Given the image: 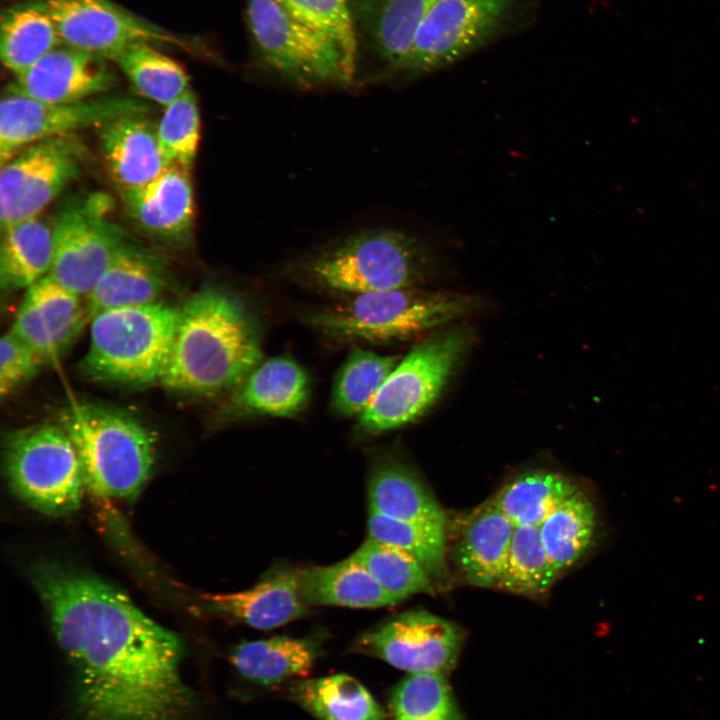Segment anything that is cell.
<instances>
[{
	"mask_svg": "<svg viewBox=\"0 0 720 720\" xmlns=\"http://www.w3.org/2000/svg\"><path fill=\"white\" fill-rule=\"evenodd\" d=\"M43 361L10 330L0 341V394L10 396L24 383L32 379Z\"/></svg>",
	"mask_w": 720,
	"mask_h": 720,
	"instance_id": "60d3db41",
	"label": "cell"
},
{
	"mask_svg": "<svg viewBox=\"0 0 720 720\" xmlns=\"http://www.w3.org/2000/svg\"><path fill=\"white\" fill-rule=\"evenodd\" d=\"M578 489V484L569 476L541 469L516 476L490 499L516 527H539Z\"/></svg>",
	"mask_w": 720,
	"mask_h": 720,
	"instance_id": "1f68e13d",
	"label": "cell"
},
{
	"mask_svg": "<svg viewBox=\"0 0 720 720\" xmlns=\"http://www.w3.org/2000/svg\"><path fill=\"white\" fill-rule=\"evenodd\" d=\"M150 107L127 95L103 94L70 103H46L10 85L0 103L1 165L25 147L49 138L73 135L128 115H145Z\"/></svg>",
	"mask_w": 720,
	"mask_h": 720,
	"instance_id": "8fae6325",
	"label": "cell"
},
{
	"mask_svg": "<svg viewBox=\"0 0 720 720\" xmlns=\"http://www.w3.org/2000/svg\"><path fill=\"white\" fill-rule=\"evenodd\" d=\"M1 234L2 289L26 290L48 275L53 253L52 224L39 215L14 223Z\"/></svg>",
	"mask_w": 720,
	"mask_h": 720,
	"instance_id": "f1b7e54d",
	"label": "cell"
},
{
	"mask_svg": "<svg viewBox=\"0 0 720 720\" xmlns=\"http://www.w3.org/2000/svg\"><path fill=\"white\" fill-rule=\"evenodd\" d=\"M559 574L543 546L539 527L518 526L505 572L496 589L534 597L548 591Z\"/></svg>",
	"mask_w": 720,
	"mask_h": 720,
	"instance_id": "d590c367",
	"label": "cell"
},
{
	"mask_svg": "<svg viewBox=\"0 0 720 720\" xmlns=\"http://www.w3.org/2000/svg\"><path fill=\"white\" fill-rule=\"evenodd\" d=\"M180 307L161 300L102 311L90 320L82 369L94 380L128 385L160 381L166 368Z\"/></svg>",
	"mask_w": 720,
	"mask_h": 720,
	"instance_id": "8992f818",
	"label": "cell"
},
{
	"mask_svg": "<svg viewBox=\"0 0 720 720\" xmlns=\"http://www.w3.org/2000/svg\"><path fill=\"white\" fill-rule=\"evenodd\" d=\"M247 24L266 66L302 86L347 84L338 44L277 0H247Z\"/></svg>",
	"mask_w": 720,
	"mask_h": 720,
	"instance_id": "9c48e42d",
	"label": "cell"
},
{
	"mask_svg": "<svg viewBox=\"0 0 720 720\" xmlns=\"http://www.w3.org/2000/svg\"><path fill=\"white\" fill-rule=\"evenodd\" d=\"M4 467L13 491L36 510L63 516L78 509L84 475L62 425L42 424L11 433L4 445Z\"/></svg>",
	"mask_w": 720,
	"mask_h": 720,
	"instance_id": "ba28073f",
	"label": "cell"
},
{
	"mask_svg": "<svg viewBox=\"0 0 720 720\" xmlns=\"http://www.w3.org/2000/svg\"><path fill=\"white\" fill-rule=\"evenodd\" d=\"M400 357L353 348L335 376L330 408L338 416H360L370 405Z\"/></svg>",
	"mask_w": 720,
	"mask_h": 720,
	"instance_id": "d6a6232c",
	"label": "cell"
},
{
	"mask_svg": "<svg viewBox=\"0 0 720 720\" xmlns=\"http://www.w3.org/2000/svg\"><path fill=\"white\" fill-rule=\"evenodd\" d=\"M62 45L116 60L139 43L184 47L183 37L146 21L110 0H44Z\"/></svg>",
	"mask_w": 720,
	"mask_h": 720,
	"instance_id": "9a60e30c",
	"label": "cell"
},
{
	"mask_svg": "<svg viewBox=\"0 0 720 720\" xmlns=\"http://www.w3.org/2000/svg\"><path fill=\"white\" fill-rule=\"evenodd\" d=\"M61 45L44 0L18 3L3 11L0 55L4 66L16 76Z\"/></svg>",
	"mask_w": 720,
	"mask_h": 720,
	"instance_id": "83f0119b",
	"label": "cell"
},
{
	"mask_svg": "<svg viewBox=\"0 0 720 720\" xmlns=\"http://www.w3.org/2000/svg\"><path fill=\"white\" fill-rule=\"evenodd\" d=\"M299 594L311 606L380 608L402 602L383 589L351 556L328 566L297 569Z\"/></svg>",
	"mask_w": 720,
	"mask_h": 720,
	"instance_id": "d4e9b609",
	"label": "cell"
},
{
	"mask_svg": "<svg viewBox=\"0 0 720 720\" xmlns=\"http://www.w3.org/2000/svg\"><path fill=\"white\" fill-rule=\"evenodd\" d=\"M312 638L275 636L243 642L231 655V662L245 678L262 685H275L306 677L319 653Z\"/></svg>",
	"mask_w": 720,
	"mask_h": 720,
	"instance_id": "4316f807",
	"label": "cell"
},
{
	"mask_svg": "<svg viewBox=\"0 0 720 720\" xmlns=\"http://www.w3.org/2000/svg\"><path fill=\"white\" fill-rule=\"evenodd\" d=\"M111 210V199L94 193L65 206L52 223L53 253L47 276L83 298L129 241L110 219Z\"/></svg>",
	"mask_w": 720,
	"mask_h": 720,
	"instance_id": "30bf717a",
	"label": "cell"
},
{
	"mask_svg": "<svg viewBox=\"0 0 720 720\" xmlns=\"http://www.w3.org/2000/svg\"><path fill=\"white\" fill-rule=\"evenodd\" d=\"M99 145L119 191L144 186L172 166L161 150L156 128L144 115L119 117L101 126Z\"/></svg>",
	"mask_w": 720,
	"mask_h": 720,
	"instance_id": "ffe728a7",
	"label": "cell"
},
{
	"mask_svg": "<svg viewBox=\"0 0 720 720\" xmlns=\"http://www.w3.org/2000/svg\"><path fill=\"white\" fill-rule=\"evenodd\" d=\"M88 321L85 298L45 276L25 290L10 331L46 362L59 357Z\"/></svg>",
	"mask_w": 720,
	"mask_h": 720,
	"instance_id": "2e32d148",
	"label": "cell"
},
{
	"mask_svg": "<svg viewBox=\"0 0 720 720\" xmlns=\"http://www.w3.org/2000/svg\"><path fill=\"white\" fill-rule=\"evenodd\" d=\"M167 285L168 271L162 258L128 241L85 298L90 320L105 310L158 301Z\"/></svg>",
	"mask_w": 720,
	"mask_h": 720,
	"instance_id": "44dd1931",
	"label": "cell"
},
{
	"mask_svg": "<svg viewBox=\"0 0 720 720\" xmlns=\"http://www.w3.org/2000/svg\"><path fill=\"white\" fill-rule=\"evenodd\" d=\"M212 609L253 628L267 630L304 616L308 607L298 588L297 569L269 570L247 590L203 595Z\"/></svg>",
	"mask_w": 720,
	"mask_h": 720,
	"instance_id": "cb8c5ba5",
	"label": "cell"
},
{
	"mask_svg": "<svg viewBox=\"0 0 720 720\" xmlns=\"http://www.w3.org/2000/svg\"><path fill=\"white\" fill-rule=\"evenodd\" d=\"M310 380L303 367L288 356L260 362L233 389L227 411L231 418L269 416L290 418L307 406Z\"/></svg>",
	"mask_w": 720,
	"mask_h": 720,
	"instance_id": "d6986e66",
	"label": "cell"
},
{
	"mask_svg": "<svg viewBox=\"0 0 720 720\" xmlns=\"http://www.w3.org/2000/svg\"><path fill=\"white\" fill-rule=\"evenodd\" d=\"M115 62L140 95L164 107L190 88L183 67L153 44H136Z\"/></svg>",
	"mask_w": 720,
	"mask_h": 720,
	"instance_id": "836d02e7",
	"label": "cell"
},
{
	"mask_svg": "<svg viewBox=\"0 0 720 720\" xmlns=\"http://www.w3.org/2000/svg\"><path fill=\"white\" fill-rule=\"evenodd\" d=\"M436 266L433 252L421 239L381 228L350 235L303 258L294 273L320 290L358 295L420 287Z\"/></svg>",
	"mask_w": 720,
	"mask_h": 720,
	"instance_id": "3957f363",
	"label": "cell"
},
{
	"mask_svg": "<svg viewBox=\"0 0 720 720\" xmlns=\"http://www.w3.org/2000/svg\"><path fill=\"white\" fill-rule=\"evenodd\" d=\"M473 337L469 326L449 324L414 345L358 417L356 432L376 436L421 417L440 395Z\"/></svg>",
	"mask_w": 720,
	"mask_h": 720,
	"instance_id": "52a82bcc",
	"label": "cell"
},
{
	"mask_svg": "<svg viewBox=\"0 0 720 720\" xmlns=\"http://www.w3.org/2000/svg\"><path fill=\"white\" fill-rule=\"evenodd\" d=\"M291 15L333 39L341 49L347 84L355 74L357 39L344 0H277Z\"/></svg>",
	"mask_w": 720,
	"mask_h": 720,
	"instance_id": "f35d334b",
	"label": "cell"
},
{
	"mask_svg": "<svg viewBox=\"0 0 720 720\" xmlns=\"http://www.w3.org/2000/svg\"><path fill=\"white\" fill-rule=\"evenodd\" d=\"M438 0H360L356 18L379 58L402 70L415 34Z\"/></svg>",
	"mask_w": 720,
	"mask_h": 720,
	"instance_id": "484cf974",
	"label": "cell"
},
{
	"mask_svg": "<svg viewBox=\"0 0 720 720\" xmlns=\"http://www.w3.org/2000/svg\"><path fill=\"white\" fill-rule=\"evenodd\" d=\"M368 532L412 556L434 585L447 577L446 529L393 519L369 508Z\"/></svg>",
	"mask_w": 720,
	"mask_h": 720,
	"instance_id": "e575fe53",
	"label": "cell"
},
{
	"mask_svg": "<svg viewBox=\"0 0 720 720\" xmlns=\"http://www.w3.org/2000/svg\"><path fill=\"white\" fill-rule=\"evenodd\" d=\"M369 508L387 517L446 529V515L415 469L392 454L374 457L368 476Z\"/></svg>",
	"mask_w": 720,
	"mask_h": 720,
	"instance_id": "7402d4cb",
	"label": "cell"
},
{
	"mask_svg": "<svg viewBox=\"0 0 720 720\" xmlns=\"http://www.w3.org/2000/svg\"><path fill=\"white\" fill-rule=\"evenodd\" d=\"M510 6L511 0H438L420 24L402 70L432 72L480 48Z\"/></svg>",
	"mask_w": 720,
	"mask_h": 720,
	"instance_id": "5bb4252c",
	"label": "cell"
},
{
	"mask_svg": "<svg viewBox=\"0 0 720 720\" xmlns=\"http://www.w3.org/2000/svg\"><path fill=\"white\" fill-rule=\"evenodd\" d=\"M392 595L405 600L418 594H433L434 583L423 567L401 549L367 538L351 555Z\"/></svg>",
	"mask_w": 720,
	"mask_h": 720,
	"instance_id": "8d00e7d4",
	"label": "cell"
},
{
	"mask_svg": "<svg viewBox=\"0 0 720 720\" xmlns=\"http://www.w3.org/2000/svg\"><path fill=\"white\" fill-rule=\"evenodd\" d=\"M117 76L107 59L61 45L16 76L10 86L46 103H70L108 94Z\"/></svg>",
	"mask_w": 720,
	"mask_h": 720,
	"instance_id": "e0dca14e",
	"label": "cell"
},
{
	"mask_svg": "<svg viewBox=\"0 0 720 720\" xmlns=\"http://www.w3.org/2000/svg\"><path fill=\"white\" fill-rule=\"evenodd\" d=\"M61 425L93 494L113 499L138 494L155 461V439L147 427L128 413L90 403H72Z\"/></svg>",
	"mask_w": 720,
	"mask_h": 720,
	"instance_id": "5b68a950",
	"label": "cell"
},
{
	"mask_svg": "<svg viewBox=\"0 0 720 720\" xmlns=\"http://www.w3.org/2000/svg\"><path fill=\"white\" fill-rule=\"evenodd\" d=\"M119 192L127 214L145 233L168 243L191 238L195 206L188 170L172 165L148 184Z\"/></svg>",
	"mask_w": 720,
	"mask_h": 720,
	"instance_id": "ac0fdd59",
	"label": "cell"
},
{
	"mask_svg": "<svg viewBox=\"0 0 720 720\" xmlns=\"http://www.w3.org/2000/svg\"><path fill=\"white\" fill-rule=\"evenodd\" d=\"M344 1H347V0H344Z\"/></svg>",
	"mask_w": 720,
	"mask_h": 720,
	"instance_id": "b9f144b4",
	"label": "cell"
},
{
	"mask_svg": "<svg viewBox=\"0 0 720 720\" xmlns=\"http://www.w3.org/2000/svg\"><path fill=\"white\" fill-rule=\"evenodd\" d=\"M598 513L581 488L558 505L540 524L543 546L561 572L577 563L595 543Z\"/></svg>",
	"mask_w": 720,
	"mask_h": 720,
	"instance_id": "f546056e",
	"label": "cell"
},
{
	"mask_svg": "<svg viewBox=\"0 0 720 720\" xmlns=\"http://www.w3.org/2000/svg\"><path fill=\"white\" fill-rule=\"evenodd\" d=\"M31 577L73 667L82 720H185L177 635L90 574L46 562Z\"/></svg>",
	"mask_w": 720,
	"mask_h": 720,
	"instance_id": "6da1fadb",
	"label": "cell"
},
{
	"mask_svg": "<svg viewBox=\"0 0 720 720\" xmlns=\"http://www.w3.org/2000/svg\"><path fill=\"white\" fill-rule=\"evenodd\" d=\"M164 108L156 127L161 150L170 165L190 171L200 140V115L196 96L189 88Z\"/></svg>",
	"mask_w": 720,
	"mask_h": 720,
	"instance_id": "ab89813d",
	"label": "cell"
},
{
	"mask_svg": "<svg viewBox=\"0 0 720 720\" xmlns=\"http://www.w3.org/2000/svg\"><path fill=\"white\" fill-rule=\"evenodd\" d=\"M479 306L469 294L408 287L352 295L305 311L302 320L330 338L387 342L449 325Z\"/></svg>",
	"mask_w": 720,
	"mask_h": 720,
	"instance_id": "277c9868",
	"label": "cell"
},
{
	"mask_svg": "<svg viewBox=\"0 0 720 720\" xmlns=\"http://www.w3.org/2000/svg\"><path fill=\"white\" fill-rule=\"evenodd\" d=\"M393 720H464L444 674L411 673L391 697Z\"/></svg>",
	"mask_w": 720,
	"mask_h": 720,
	"instance_id": "74e56055",
	"label": "cell"
},
{
	"mask_svg": "<svg viewBox=\"0 0 720 720\" xmlns=\"http://www.w3.org/2000/svg\"><path fill=\"white\" fill-rule=\"evenodd\" d=\"M463 640L458 624L419 609L405 611L363 633L353 650L409 674L446 675L458 661Z\"/></svg>",
	"mask_w": 720,
	"mask_h": 720,
	"instance_id": "4fadbf2b",
	"label": "cell"
},
{
	"mask_svg": "<svg viewBox=\"0 0 720 720\" xmlns=\"http://www.w3.org/2000/svg\"><path fill=\"white\" fill-rule=\"evenodd\" d=\"M258 323L241 298L206 285L180 307L172 350L159 382L194 395L234 389L261 362Z\"/></svg>",
	"mask_w": 720,
	"mask_h": 720,
	"instance_id": "7a4b0ae2",
	"label": "cell"
},
{
	"mask_svg": "<svg viewBox=\"0 0 720 720\" xmlns=\"http://www.w3.org/2000/svg\"><path fill=\"white\" fill-rule=\"evenodd\" d=\"M291 698L319 720H385L386 713L357 679L335 674L297 682Z\"/></svg>",
	"mask_w": 720,
	"mask_h": 720,
	"instance_id": "4dcf8cb0",
	"label": "cell"
},
{
	"mask_svg": "<svg viewBox=\"0 0 720 720\" xmlns=\"http://www.w3.org/2000/svg\"><path fill=\"white\" fill-rule=\"evenodd\" d=\"M515 528L491 499L467 516L455 550L457 565L467 583L496 588L506 569Z\"/></svg>",
	"mask_w": 720,
	"mask_h": 720,
	"instance_id": "603a6c76",
	"label": "cell"
},
{
	"mask_svg": "<svg viewBox=\"0 0 720 720\" xmlns=\"http://www.w3.org/2000/svg\"><path fill=\"white\" fill-rule=\"evenodd\" d=\"M85 156L73 134L33 143L1 165V230L39 216L80 175Z\"/></svg>",
	"mask_w": 720,
	"mask_h": 720,
	"instance_id": "7c38bea8",
	"label": "cell"
}]
</instances>
